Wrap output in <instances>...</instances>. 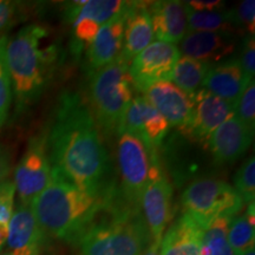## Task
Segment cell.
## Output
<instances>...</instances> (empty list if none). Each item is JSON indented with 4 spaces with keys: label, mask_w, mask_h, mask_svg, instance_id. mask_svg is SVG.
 Instances as JSON below:
<instances>
[{
    "label": "cell",
    "mask_w": 255,
    "mask_h": 255,
    "mask_svg": "<svg viewBox=\"0 0 255 255\" xmlns=\"http://www.w3.org/2000/svg\"><path fill=\"white\" fill-rule=\"evenodd\" d=\"M53 175L94 193H107L109 156L87 102L77 92H64L46 137Z\"/></svg>",
    "instance_id": "1"
},
{
    "label": "cell",
    "mask_w": 255,
    "mask_h": 255,
    "mask_svg": "<svg viewBox=\"0 0 255 255\" xmlns=\"http://www.w3.org/2000/svg\"><path fill=\"white\" fill-rule=\"evenodd\" d=\"M62 44L45 25L21 27L6 43V63L19 111L44 94L62 62Z\"/></svg>",
    "instance_id": "2"
},
{
    "label": "cell",
    "mask_w": 255,
    "mask_h": 255,
    "mask_svg": "<svg viewBox=\"0 0 255 255\" xmlns=\"http://www.w3.org/2000/svg\"><path fill=\"white\" fill-rule=\"evenodd\" d=\"M117 188L107 193L82 189L53 175L52 182L30 203L45 235L70 244L81 241Z\"/></svg>",
    "instance_id": "3"
},
{
    "label": "cell",
    "mask_w": 255,
    "mask_h": 255,
    "mask_svg": "<svg viewBox=\"0 0 255 255\" xmlns=\"http://www.w3.org/2000/svg\"><path fill=\"white\" fill-rule=\"evenodd\" d=\"M150 240L141 208L129 205L117 189L79 245L82 255H142Z\"/></svg>",
    "instance_id": "4"
},
{
    "label": "cell",
    "mask_w": 255,
    "mask_h": 255,
    "mask_svg": "<svg viewBox=\"0 0 255 255\" xmlns=\"http://www.w3.org/2000/svg\"><path fill=\"white\" fill-rule=\"evenodd\" d=\"M88 72L87 104L95 122L105 135L117 132L133 98L129 64L120 56L103 68Z\"/></svg>",
    "instance_id": "5"
},
{
    "label": "cell",
    "mask_w": 255,
    "mask_h": 255,
    "mask_svg": "<svg viewBox=\"0 0 255 255\" xmlns=\"http://www.w3.org/2000/svg\"><path fill=\"white\" fill-rule=\"evenodd\" d=\"M121 195L129 205L141 208V199L145 188L163 175L157 152L138 136L121 132L117 146Z\"/></svg>",
    "instance_id": "6"
},
{
    "label": "cell",
    "mask_w": 255,
    "mask_h": 255,
    "mask_svg": "<svg viewBox=\"0 0 255 255\" xmlns=\"http://www.w3.org/2000/svg\"><path fill=\"white\" fill-rule=\"evenodd\" d=\"M181 203L184 214L202 231L220 218H234L244 208L241 197L231 184L212 177L191 182L182 193Z\"/></svg>",
    "instance_id": "7"
},
{
    "label": "cell",
    "mask_w": 255,
    "mask_h": 255,
    "mask_svg": "<svg viewBox=\"0 0 255 255\" xmlns=\"http://www.w3.org/2000/svg\"><path fill=\"white\" fill-rule=\"evenodd\" d=\"M53 171L47 154L46 137L32 138L14 170L15 193L20 205L30 206L32 200L49 187Z\"/></svg>",
    "instance_id": "8"
},
{
    "label": "cell",
    "mask_w": 255,
    "mask_h": 255,
    "mask_svg": "<svg viewBox=\"0 0 255 255\" xmlns=\"http://www.w3.org/2000/svg\"><path fill=\"white\" fill-rule=\"evenodd\" d=\"M180 57L177 45L152 41L129 64L132 88L143 94L156 83L170 81L171 72Z\"/></svg>",
    "instance_id": "9"
},
{
    "label": "cell",
    "mask_w": 255,
    "mask_h": 255,
    "mask_svg": "<svg viewBox=\"0 0 255 255\" xmlns=\"http://www.w3.org/2000/svg\"><path fill=\"white\" fill-rule=\"evenodd\" d=\"M193 109L187 124L180 129L184 136L206 146L213 132L235 113V105L201 88L191 96Z\"/></svg>",
    "instance_id": "10"
},
{
    "label": "cell",
    "mask_w": 255,
    "mask_h": 255,
    "mask_svg": "<svg viewBox=\"0 0 255 255\" xmlns=\"http://www.w3.org/2000/svg\"><path fill=\"white\" fill-rule=\"evenodd\" d=\"M169 128L170 126L164 117L145 100L144 96L138 95L130 102L117 133L131 132L156 149L162 144Z\"/></svg>",
    "instance_id": "11"
},
{
    "label": "cell",
    "mask_w": 255,
    "mask_h": 255,
    "mask_svg": "<svg viewBox=\"0 0 255 255\" xmlns=\"http://www.w3.org/2000/svg\"><path fill=\"white\" fill-rule=\"evenodd\" d=\"M174 189L165 175L156 178L145 188L141 199L143 219L150 233L152 244L159 246L165 228L174 216Z\"/></svg>",
    "instance_id": "12"
},
{
    "label": "cell",
    "mask_w": 255,
    "mask_h": 255,
    "mask_svg": "<svg viewBox=\"0 0 255 255\" xmlns=\"http://www.w3.org/2000/svg\"><path fill=\"white\" fill-rule=\"evenodd\" d=\"M253 137L254 131L234 113L213 132L207 148H209L216 164H231L246 154Z\"/></svg>",
    "instance_id": "13"
},
{
    "label": "cell",
    "mask_w": 255,
    "mask_h": 255,
    "mask_svg": "<svg viewBox=\"0 0 255 255\" xmlns=\"http://www.w3.org/2000/svg\"><path fill=\"white\" fill-rule=\"evenodd\" d=\"M46 235L30 206L19 205L8 221L6 244L12 255H39Z\"/></svg>",
    "instance_id": "14"
},
{
    "label": "cell",
    "mask_w": 255,
    "mask_h": 255,
    "mask_svg": "<svg viewBox=\"0 0 255 255\" xmlns=\"http://www.w3.org/2000/svg\"><path fill=\"white\" fill-rule=\"evenodd\" d=\"M130 1L110 21L102 25L95 40L87 50L88 71L101 69L120 57L123 49L124 31Z\"/></svg>",
    "instance_id": "15"
},
{
    "label": "cell",
    "mask_w": 255,
    "mask_h": 255,
    "mask_svg": "<svg viewBox=\"0 0 255 255\" xmlns=\"http://www.w3.org/2000/svg\"><path fill=\"white\" fill-rule=\"evenodd\" d=\"M143 96L164 117L169 126L176 127L178 130L186 126L193 109V98L173 82L156 83L146 89Z\"/></svg>",
    "instance_id": "16"
},
{
    "label": "cell",
    "mask_w": 255,
    "mask_h": 255,
    "mask_svg": "<svg viewBox=\"0 0 255 255\" xmlns=\"http://www.w3.org/2000/svg\"><path fill=\"white\" fill-rule=\"evenodd\" d=\"M152 31L158 41L181 43L188 32V8L178 0H161L148 2Z\"/></svg>",
    "instance_id": "17"
},
{
    "label": "cell",
    "mask_w": 255,
    "mask_h": 255,
    "mask_svg": "<svg viewBox=\"0 0 255 255\" xmlns=\"http://www.w3.org/2000/svg\"><path fill=\"white\" fill-rule=\"evenodd\" d=\"M251 81L239 59L233 57L210 65L202 88L235 105Z\"/></svg>",
    "instance_id": "18"
},
{
    "label": "cell",
    "mask_w": 255,
    "mask_h": 255,
    "mask_svg": "<svg viewBox=\"0 0 255 255\" xmlns=\"http://www.w3.org/2000/svg\"><path fill=\"white\" fill-rule=\"evenodd\" d=\"M237 46L234 36L215 32H188L180 43V53L199 62L220 63L229 58Z\"/></svg>",
    "instance_id": "19"
},
{
    "label": "cell",
    "mask_w": 255,
    "mask_h": 255,
    "mask_svg": "<svg viewBox=\"0 0 255 255\" xmlns=\"http://www.w3.org/2000/svg\"><path fill=\"white\" fill-rule=\"evenodd\" d=\"M154 38L148 2L130 1L124 31L123 49L120 56L130 64L142 50L150 45Z\"/></svg>",
    "instance_id": "20"
},
{
    "label": "cell",
    "mask_w": 255,
    "mask_h": 255,
    "mask_svg": "<svg viewBox=\"0 0 255 255\" xmlns=\"http://www.w3.org/2000/svg\"><path fill=\"white\" fill-rule=\"evenodd\" d=\"M203 231L189 216L182 214L162 237L159 255H201Z\"/></svg>",
    "instance_id": "21"
},
{
    "label": "cell",
    "mask_w": 255,
    "mask_h": 255,
    "mask_svg": "<svg viewBox=\"0 0 255 255\" xmlns=\"http://www.w3.org/2000/svg\"><path fill=\"white\" fill-rule=\"evenodd\" d=\"M128 1L122 0H78L68 2L64 18L71 25L79 18H88L95 23L104 25L116 17L126 7Z\"/></svg>",
    "instance_id": "22"
},
{
    "label": "cell",
    "mask_w": 255,
    "mask_h": 255,
    "mask_svg": "<svg viewBox=\"0 0 255 255\" xmlns=\"http://www.w3.org/2000/svg\"><path fill=\"white\" fill-rule=\"evenodd\" d=\"M188 8V32H215L234 36L239 30L234 9L215 12H196ZM187 32V33H188Z\"/></svg>",
    "instance_id": "23"
},
{
    "label": "cell",
    "mask_w": 255,
    "mask_h": 255,
    "mask_svg": "<svg viewBox=\"0 0 255 255\" xmlns=\"http://www.w3.org/2000/svg\"><path fill=\"white\" fill-rule=\"evenodd\" d=\"M209 68V64L199 62V60L186 56H181L171 72L170 82H173L186 94L193 96L202 88L203 81H205Z\"/></svg>",
    "instance_id": "24"
},
{
    "label": "cell",
    "mask_w": 255,
    "mask_h": 255,
    "mask_svg": "<svg viewBox=\"0 0 255 255\" xmlns=\"http://www.w3.org/2000/svg\"><path fill=\"white\" fill-rule=\"evenodd\" d=\"M255 213L254 203L247 205L244 214H239L231 220L228 228V242L235 255H242L254 248Z\"/></svg>",
    "instance_id": "25"
},
{
    "label": "cell",
    "mask_w": 255,
    "mask_h": 255,
    "mask_svg": "<svg viewBox=\"0 0 255 255\" xmlns=\"http://www.w3.org/2000/svg\"><path fill=\"white\" fill-rule=\"evenodd\" d=\"M233 218H220L202 233L201 255H235L228 242V228Z\"/></svg>",
    "instance_id": "26"
},
{
    "label": "cell",
    "mask_w": 255,
    "mask_h": 255,
    "mask_svg": "<svg viewBox=\"0 0 255 255\" xmlns=\"http://www.w3.org/2000/svg\"><path fill=\"white\" fill-rule=\"evenodd\" d=\"M7 38V36L0 37V128L4 126L7 120L12 98H13L11 77H9L7 63H6Z\"/></svg>",
    "instance_id": "27"
},
{
    "label": "cell",
    "mask_w": 255,
    "mask_h": 255,
    "mask_svg": "<svg viewBox=\"0 0 255 255\" xmlns=\"http://www.w3.org/2000/svg\"><path fill=\"white\" fill-rule=\"evenodd\" d=\"M235 191L241 197L242 202L251 205L255 199V158L250 156L238 169L234 176Z\"/></svg>",
    "instance_id": "28"
},
{
    "label": "cell",
    "mask_w": 255,
    "mask_h": 255,
    "mask_svg": "<svg viewBox=\"0 0 255 255\" xmlns=\"http://www.w3.org/2000/svg\"><path fill=\"white\" fill-rule=\"evenodd\" d=\"M235 115L250 128L252 131L255 129V84L254 79L248 85L235 104Z\"/></svg>",
    "instance_id": "29"
},
{
    "label": "cell",
    "mask_w": 255,
    "mask_h": 255,
    "mask_svg": "<svg viewBox=\"0 0 255 255\" xmlns=\"http://www.w3.org/2000/svg\"><path fill=\"white\" fill-rule=\"evenodd\" d=\"M73 30V38H75L76 52L79 53L84 46H89L95 40L100 31L101 25L95 23L88 18H79L71 24Z\"/></svg>",
    "instance_id": "30"
},
{
    "label": "cell",
    "mask_w": 255,
    "mask_h": 255,
    "mask_svg": "<svg viewBox=\"0 0 255 255\" xmlns=\"http://www.w3.org/2000/svg\"><path fill=\"white\" fill-rule=\"evenodd\" d=\"M235 20L239 30L246 31V34H255V1L254 0H244L234 8Z\"/></svg>",
    "instance_id": "31"
},
{
    "label": "cell",
    "mask_w": 255,
    "mask_h": 255,
    "mask_svg": "<svg viewBox=\"0 0 255 255\" xmlns=\"http://www.w3.org/2000/svg\"><path fill=\"white\" fill-rule=\"evenodd\" d=\"M21 15L23 11L19 2L0 0V37H4V33L20 20Z\"/></svg>",
    "instance_id": "32"
},
{
    "label": "cell",
    "mask_w": 255,
    "mask_h": 255,
    "mask_svg": "<svg viewBox=\"0 0 255 255\" xmlns=\"http://www.w3.org/2000/svg\"><path fill=\"white\" fill-rule=\"evenodd\" d=\"M15 187L12 181L6 180L0 184V223H8L13 214Z\"/></svg>",
    "instance_id": "33"
},
{
    "label": "cell",
    "mask_w": 255,
    "mask_h": 255,
    "mask_svg": "<svg viewBox=\"0 0 255 255\" xmlns=\"http://www.w3.org/2000/svg\"><path fill=\"white\" fill-rule=\"evenodd\" d=\"M244 71L252 79L255 75V39L254 36L245 34L241 44V56L238 58Z\"/></svg>",
    "instance_id": "34"
},
{
    "label": "cell",
    "mask_w": 255,
    "mask_h": 255,
    "mask_svg": "<svg viewBox=\"0 0 255 255\" xmlns=\"http://www.w3.org/2000/svg\"><path fill=\"white\" fill-rule=\"evenodd\" d=\"M186 5L196 12H215L225 7V2L220 0H191L187 1Z\"/></svg>",
    "instance_id": "35"
},
{
    "label": "cell",
    "mask_w": 255,
    "mask_h": 255,
    "mask_svg": "<svg viewBox=\"0 0 255 255\" xmlns=\"http://www.w3.org/2000/svg\"><path fill=\"white\" fill-rule=\"evenodd\" d=\"M11 171V164H9V157L4 148L0 146V184L7 180V176Z\"/></svg>",
    "instance_id": "36"
},
{
    "label": "cell",
    "mask_w": 255,
    "mask_h": 255,
    "mask_svg": "<svg viewBox=\"0 0 255 255\" xmlns=\"http://www.w3.org/2000/svg\"><path fill=\"white\" fill-rule=\"evenodd\" d=\"M8 233V223H0V248L6 242Z\"/></svg>",
    "instance_id": "37"
},
{
    "label": "cell",
    "mask_w": 255,
    "mask_h": 255,
    "mask_svg": "<svg viewBox=\"0 0 255 255\" xmlns=\"http://www.w3.org/2000/svg\"><path fill=\"white\" fill-rule=\"evenodd\" d=\"M158 247L159 246H157V245H155V244H151L149 245V247L146 248V250L143 252V254L142 255H159L158 254Z\"/></svg>",
    "instance_id": "38"
},
{
    "label": "cell",
    "mask_w": 255,
    "mask_h": 255,
    "mask_svg": "<svg viewBox=\"0 0 255 255\" xmlns=\"http://www.w3.org/2000/svg\"><path fill=\"white\" fill-rule=\"evenodd\" d=\"M242 255H255V251H254V248H252V250H250L248 252H246V253L242 254Z\"/></svg>",
    "instance_id": "39"
},
{
    "label": "cell",
    "mask_w": 255,
    "mask_h": 255,
    "mask_svg": "<svg viewBox=\"0 0 255 255\" xmlns=\"http://www.w3.org/2000/svg\"><path fill=\"white\" fill-rule=\"evenodd\" d=\"M0 255H12V254H9V253H7V252H6V253H0Z\"/></svg>",
    "instance_id": "40"
}]
</instances>
